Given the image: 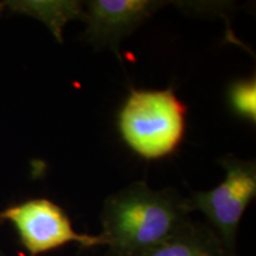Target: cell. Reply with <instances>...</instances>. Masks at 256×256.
Segmentation results:
<instances>
[{
  "mask_svg": "<svg viewBox=\"0 0 256 256\" xmlns=\"http://www.w3.org/2000/svg\"><path fill=\"white\" fill-rule=\"evenodd\" d=\"M190 220L186 197L177 190H153L136 182L106 198L100 235L107 256H142Z\"/></svg>",
  "mask_w": 256,
  "mask_h": 256,
  "instance_id": "6da1fadb",
  "label": "cell"
},
{
  "mask_svg": "<svg viewBox=\"0 0 256 256\" xmlns=\"http://www.w3.org/2000/svg\"><path fill=\"white\" fill-rule=\"evenodd\" d=\"M188 107L174 88L130 89L118 113V130L132 151L146 160L174 154L186 132Z\"/></svg>",
  "mask_w": 256,
  "mask_h": 256,
  "instance_id": "7a4b0ae2",
  "label": "cell"
},
{
  "mask_svg": "<svg viewBox=\"0 0 256 256\" xmlns=\"http://www.w3.org/2000/svg\"><path fill=\"white\" fill-rule=\"evenodd\" d=\"M220 165L226 171L222 183L212 190L192 192L186 206L190 214H203L226 250L235 255L240 223L256 196V165L235 156H223Z\"/></svg>",
  "mask_w": 256,
  "mask_h": 256,
  "instance_id": "3957f363",
  "label": "cell"
},
{
  "mask_svg": "<svg viewBox=\"0 0 256 256\" xmlns=\"http://www.w3.org/2000/svg\"><path fill=\"white\" fill-rule=\"evenodd\" d=\"M0 220L14 226L28 256L46 254L70 243L82 248L104 246L101 235L76 232L68 214L46 198L14 204L0 212Z\"/></svg>",
  "mask_w": 256,
  "mask_h": 256,
  "instance_id": "277c9868",
  "label": "cell"
},
{
  "mask_svg": "<svg viewBox=\"0 0 256 256\" xmlns=\"http://www.w3.org/2000/svg\"><path fill=\"white\" fill-rule=\"evenodd\" d=\"M83 5L87 23L84 37L92 46L118 51L124 38L156 14L164 2L156 0H90Z\"/></svg>",
  "mask_w": 256,
  "mask_h": 256,
  "instance_id": "5b68a950",
  "label": "cell"
},
{
  "mask_svg": "<svg viewBox=\"0 0 256 256\" xmlns=\"http://www.w3.org/2000/svg\"><path fill=\"white\" fill-rule=\"evenodd\" d=\"M142 256H236L226 250L210 226L190 220L174 236Z\"/></svg>",
  "mask_w": 256,
  "mask_h": 256,
  "instance_id": "8992f818",
  "label": "cell"
},
{
  "mask_svg": "<svg viewBox=\"0 0 256 256\" xmlns=\"http://www.w3.org/2000/svg\"><path fill=\"white\" fill-rule=\"evenodd\" d=\"M5 5L19 14L38 18L60 40L64 24L70 19H83L84 16L82 2H5Z\"/></svg>",
  "mask_w": 256,
  "mask_h": 256,
  "instance_id": "52a82bcc",
  "label": "cell"
},
{
  "mask_svg": "<svg viewBox=\"0 0 256 256\" xmlns=\"http://www.w3.org/2000/svg\"><path fill=\"white\" fill-rule=\"evenodd\" d=\"M228 102L235 114L256 122V80L254 76L234 81L228 88Z\"/></svg>",
  "mask_w": 256,
  "mask_h": 256,
  "instance_id": "ba28073f",
  "label": "cell"
},
{
  "mask_svg": "<svg viewBox=\"0 0 256 256\" xmlns=\"http://www.w3.org/2000/svg\"><path fill=\"white\" fill-rule=\"evenodd\" d=\"M6 8V5H5V2H0V16H2V11Z\"/></svg>",
  "mask_w": 256,
  "mask_h": 256,
  "instance_id": "9c48e42d",
  "label": "cell"
},
{
  "mask_svg": "<svg viewBox=\"0 0 256 256\" xmlns=\"http://www.w3.org/2000/svg\"><path fill=\"white\" fill-rule=\"evenodd\" d=\"M0 256H2V254H0Z\"/></svg>",
  "mask_w": 256,
  "mask_h": 256,
  "instance_id": "30bf717a",
  "label": "cell"
}]
</instances>
